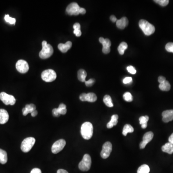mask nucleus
Returning <instances> with one entry per match:
<instances>
[{"mask_svg": "<svg viewBox=\"0 0 173 173\" xmlns=\"http://www.w3.org/2000/svg\"><path fill=\"white\" fill-rule=\"evenodd\" d=\"M81 134L83 139L89 140L91 139L94 133V127L90 122H86L81 125Z\"/></svg>", "mask_w": 173, "mask_h": 173, "instance_id": "obj_1", "label": "nucleus"}, {"mask_svg": "<svg viewBox=\"0 0 173 173\" xmlns=\"http://www.w3.org/2000/svg\"><path fill=\"white\" fill-rule=\"evenodd\" d=\"M42 50L39 53L40 58L45 59L50 57L54 53V49L52 46L45 41H42Z\"/></svg>", "mask_w": 173, "mask_h": 173, "instance_id": "obj_2", "label": "nucleus"}, {"mask_svg": "<svg viewBox=\"0 0 173 173\" xmlns=\"http://www.w3.org/2000/svg\"><path fill=\"white\" fill-rule=\"evenodd\" d=\"M139 25L140 29L143 30L145 35H150L155 32V28L154 26L147 20H140L139 21Z\"/></svg>", "mask_w": 173, "mask_h": 173, "instance_id": "obj_3", "label": "nucleus"}, {"mask_svg": "<svg viewBox=\"0 0 173 173\" xmlns=\"http://www.w3.org/2000/svg\"><path fill=\"white\" fill-rule=\"evenodd\" d=\"M36 139L33 137H28L24 139L21 145V149L24 153H28L35 143Z\"/></svg>", "mask_w": 173, "mask_h": 173, "instance_id": "obj_4", "label": "nucleus"}, {"mask_svg": "<svg viewBox=\"0 0 173 173\" xmlns=\"http://www.w3.org/2000/svg\"><path fill=\"white\" fill-rule=\"evenodd\" d=\"M91 165V159L90 155L86 154L79 164V168L81 171H87L90 169Z\"/></svg>", "mask_w": 173, "mask_h": 173, "instance_id": "obj_5", "label": "nucleus"}, {"mask_svg": "<svg viewBox=\"0 0 173 173\" xmlns=\"http://www.w3.org/2000/svg\"><path fill=\"white\" fill-rule=\"evenodd\" d=\"M57 75L56 72L54 70L47 69L43 71L41 73L42 80L46 82H51L55 81Z\"/></svg>", "mask_w": 173, "mask_h": 173, "instance_id": "obj_6", "label": "nucleus"}, {"mask_svg": "<svg viewBox=\"0 0 173 173\" xmlns=\"http://www.w3.org/2000/svg\"><path fill=\"white\" fill-rule=\"evenodd\" d=\"M0 100L6 105H14L16 101L14 96L8 94L5 92H2L0 94Z\"/></svg>", "mask_w": 173, "mask_h": 173, "instance_id": "obj_7", "label": "nucleus"}, {"mask_svg": "<svg viewBox=\"0 0 173 173\" xmlns=\"http://www.w3.org/2000/svg\"><path fill=\"white\" fill-rule=\"evenodd\" d=\"M66 144V141L63 139H60L54 143L51 147V151L54 154H57L63 150Z\"/></svg>", "mask_w": 173, "mask_h": 173, "instance_id": "obj_8", "label": "nucleus"}, {"mask_svg": "<svg viewBox=\"0 0 173 173\" xmlns=\"http://www.w3.org/2000/svg\"><path fill=\"white\" fill-rule=\"evenodd\" d=\"M80 7L76 2L71 3L66 9V12L68 15L72 16H78L80 14Z\"/></svg>", "mask_w": 173, "mask_h": 173, "instance_id": "obj_9", "label": "nucleus"}, {"mask_svg": "<svg viewBox=\"0 0 173 173\" xmlns=\"http://www.w3.org/2000/svg\"><path fill=\"white\" fill-rule=\"evenodd\" d=\"M112 150V143L107 141L103 146V149L101 153V156L103 159H106L109 157Z\"/></svg>", "mask_w": 173, "mask_h": 173, "instance_id": "obj_10", "label": "nucleus"}, {"mask_svg": "<svg viewBox=\"0 0 173 173\" xmlns=\"http://www.w3.org/2000/svg\"><path fill=\"white\" fill-rule=\"evenodd\" d=\"M16 67L18 72L23 74L26 73L29 70V64L24 60H18L16 65Z\"/></svg>", "mask_w": 173, "mask_h": 173, "instance_id": "obj_11", "label": "nucleus"}, {"mask_svg": "<svg viewBox=\"0 0 173 173\" xmlns=\"http://www.w3.org/2000/svg\"><path fill=\"white\" fill-rule=\"evenodd\" d=\"M79 99L82 101H89L90 103H94L97 100L96 95L94 93L90 92L88 94H82L79 96Z\"/></svg>", "mask_w": 173, "mask_h": 173, "instance_id": "obj_12", "label": "nucleus"}, {"mask_svg": "<svg viewBox=\"0 0 173 173\" xmlns=\"http://www.w3.org/2000/svg\"><path fill=\"white\" fill-rule=\"evenodd\" d=\"M99 41L103 44V52L104 54H108L110 52L111 42L109 39H104L103 37L99 38Z\"/></svg>", "mask_w": 173, "mask_h": 173, "instance_id": "obj_13", "label": "nucleus"}, {"mask_svg": "<svg viewBox=\"0 0 173 173\" xmlns=\"http://www.w3.org/2000/svg\"><path fill=\"white\" fill-rule=\"evenodd\" d=\"M153 137H154V133L152 132H148L145 134L143 137V141L140 143L139 145L140 149H143L146 147V145L153 139Z\"/></svg>", "mask_w": 173, "mask_h": 173, "instance_id": "obj_14", "label": "nucleus"}, {"mask_svg": "<svg viewBox=\"0 0 173 173\" xmlns=\"http://www.w3.org/2000/svg\"><path fill=\"white\" fill-rule=\"evenodd\" d=\"M163 121L164 123H168L173 120V110L164 111L162 113Z\"/></svg>", "mask_w": 173, "mask_h": 173, "instance_id": "obj_15", "label": "nucleus"}, {"mask_svg": "<svg viewBox=\"0 0 173 173\" xmlns=\"http://www.w3.org/2000/svg\"><path fill=\"white\" fill-rule=\"evenodd\" d=\"M9 114L7 111L5 109H0V124H5L9 120Z\"/></svg>", "mask_w": 173, "mask_h": 173, "instance_id": "obj_16", "label": "nucleus"}, {"mask_svg": "<svg viewBox=\"0 0 173 173\" xmlns=\"http://www.w3.org/2000/svg\"><path fill=\"white\" fill-rule=\"evenodd\" d=\"M116 26L118 29L123 30L128 26L129 25V20L128 18L125 17H123L116 21Z\"/></svg>", "mask_w": 173, "mask_h": 173, "instance_id": "obj_17", "label": "nucleus"}, {"mask_svg": "<svg viewBox=\"0 0 173 173\" xmlns=\"http://www.w3.org/2000/svg\"><path fill=\"white\" fill-rule=\"evenodd\" d=\"M72 46V42L69 41H67L65 44L63 43H60L58 45V48L60 51L63 53H65L67 52L70 49Z\"/></svg>", "mask_w": 173, "mask_h": 173, "instance_id": "obj_18", "label": "nucleus"}, {"mask_svg": "<svg viewBox=\"0 0 173 173\" xmlns=\"http://www.w3.org/2000/svg\"><path fill=\"white\" fill-rule=\"evenodd\" d=\"M36 109L35 105L34 104H26L25 107L23 108L22 109V113L24 116H26L29 113H32Z\"/></svg>", "mask_w": 173, "mask_h": 173, "instance_id": "obj_19", "label": "nucleus"}, {"mask_svg": "<svg viewBox=\"0 0 173 173\" xmlns=\"http://www.w3.org/2000/svg\"><path fill=\"white\" fill-rule=\"evenodd\" d=\"M118 115H114L111 117V119L107 124V128L108 129H111L113 126L116 125L118 123Z\"/></svg>", "mask_w": 173, "mask_h": 173, "instance_id": "obj_20", "label": "nucleus"}, {"mask_svg": "<svg viewBox=\"0 0 173 173\" xmlns=\"http://www.w3.org/2000/svg\"><path fill=\"white\" fill-rule=\"evenodd\" d=\"M162 150L164 153L168 154H172L173 153V144L170 143H166L162 147Z\"/></svg>", "mask_w": 173, "mask_h": 173, "instance_id": "obj_21", "label": "nucleus"}, {"mask_svg": "<svg viewBox=\"0 0 173 173\" xmlns=\"http://www.w3.org/2000/svg\"><path fill=\"white\" fill-rule=\"evenodd\" d=\"M7 154L5 150L0 149V163L1 164H5L7 163Z\"/></svg>", "mask_w": 173, "mask_h": 173, "instance_id": "obj_22", "label": "nucleus"}, {"mask_svg": "<svg viewBox=\"0 0 173 173\" xmlns=\"http://www.w3.org/2000/svg\"><path fill=\"white\" fill-rule=\"evenodd\" d=\"M87 74L85 70L81 69L79 70L78 72V78L79 81L81 82H85Z\"/></svg>", "mask_w": 173, "mask_h": 173, "instance_id": "obj_23", "label": "nucleus"}, {"mask_svg": "<svg viewBox=\"0 0 173 173\" xmlns=\"http://www.w3.org/2000/svg\"><path fill=\"white\" fill-rule=\"evenodd\" d=\"M159 88L161 90L163 91H169L171 89V85L170 84L169 82L167 80H165L164 82L160 83Z\"/></svg>", "mask_w": 173, "mask_h": 173, "instance_id": "obj_24", "label": "nucleus"}, {"mask_svg": "<svg viewBox=\"0 0 173 173\" xmlns=\"http://www.w3.org/2000/svg\"><path fill=\"white\" fill-rule=\"evenodd\" d=\"M149 119V117L147 115L141 116L139 118V124L141 125V128L143 129H146L147 127V123Z\"/></svg>", "mask_w": 173, "mask_h": 173, "instance_id": "obj_25", "label": "nucleus"}, {"mask_svg": "<svg viewBox=\"0 0 173 173\" xmlns=\"http://www.w3.org/2000/svg\"><path fill=\"white\" fill-rule=\"evenodd\" d=\"M103 101H104L105 104L106 105L107 107H113L114 106V104L112 102V98L110 97V96L108 95H105Z\"/></svg>", "mask_w": 173, "mask_h": 173, "instance_id": "obj_26", "label": "nucleus"}, {"mask_svg": "<svg viewBox=\"0 0 173 173\" xmlns=\"http://www.w3.org/2000/svg\"><path fill=\"white\" fill-rule=\"evenodd\" d=\"M128 44L125 42H121L118 47V51L120 55H123L124 54L125 51L128 48Z\"/></svg>", "mask_w": 173, "mask_h": 173, "instance_id": "obj_27", "label": "nucleus"}, {"mask_svg": "<svg viewBox=\"0 0 173 173\" xmlns=\"http://www.w3.org/2000/svg\"><path fill=\"white\" fill-rule=\"evenodd\" d=\"M134 132V129L131 125H130L127 124L125 125L124 127L123 128V135L125 136L127 135L128 133H132Z\"/></svg>", "mask_w": 173, "mask_h": 173, "instance_id": "obj_28", "label": "nucleus"}, {"mask_svg": "<svg viewBox=\"0 0 173 173\" xmlns=\"http://www.w3.org/2000/svg\"><path fill=\"white\" fill-rule=\"evenodd\" d=\"M149 166L147 164H143L138 168L137 173H149Z\"/></svg>", "mask_w": 173, "mask_h": 173, "instance_id": "obj_29", "label": "nucleus"}, {"mask_svg": "<svg viewBox=\"0 0 173 173\" xmlns=\"http://www.w3.org/2000/svg\"><path fill=\"white\" fill-rule=\"evenodd\" d=\"M57 109L58 113H59L60 115H65L67 112L66 105L64 104H61L58 108H57Z\"/></svg>", "mask_w": 173, "mask_h": 173, "instance_id": "obj_30", "label": "nucleus"}, {"mask_svg": "<svg viewBox=\"0 0 173 173\" xmlns=\"http://www.w3.org/2000/svg\"><path fill=\"white\" fill-rule=\"evenodd\" d=\"M123 98L126 101L131 102L133 100V98L130 92H126L123 95Z\"/></svg>", "mask_w": 173, "mask_h": 173, "instance_id": "obj_31", "label": "nucleus"}, {"mask_svg": "<svg viewBox=\"0 0 173 173\" xmlns=\"http://www.w3.org/2000/svg\"><path fill=\"white\" fill-rule=\"evenodd\" d=\"M5 20L7 23L11 25H15L16 22V19L9 16V15H6L5 16Z\"/></svg>", "mask_w": 173, "mask_h": 173, "instance_id": "obj_32", "label": "nucleus"}, {"mask_svg": "<svg viewBox=\"0 0 173 173\" xmlns=\"http://www.w3.org/2000/svg\"><path fill=\"white\" fill-rule=\"evenodd\" d=\"M154 2L162 6H165L169 4V2L168 0H155L154 1Z\"/></svg>", "mask_w": 173, "mask_h": 173, "instance_id": "obj_33", "label": "nucleus"}, {"mask_svg": "<svg viewBox=\"0 0 173 173\" xmlns=\"http://www.w3.org/2000/svg\"><path fill=\"white\" fill-rule=\"evenodd\" d=\"M166 50L169 52L173 53V42H169L165 46Z\"/></svg>", "mask_w": 173, "mask_h": 173, "instance_id": "obj_34", "label": "nucleus"}, {"mask_svg": "<svg viewBox=\"0 0 173 173\" xmlns=\"http://www.w3.org/2000/svg\"><path fill=\"white\" fill-rule=\"evenodd\" d=\"M126 69H127V70L128 71V72L130 73V74L134 75V74L136 73V70L135 69V67H134L133 66L130 65V66L127 67Z\"/></svg>", "mask_w": 173, "mask_h": 173, "instance_id": "obj_35", "label": "nucleus"}, {"mask_svg": "<svg viewBox=\"0 0 173 173\" xmlns=\"http://www.w3.org/2000/svg\"><path fill=\"white\" fill-rule=\"evenodd\" d=\"M95 80L94 79H90L88 81H86L85 82L86 85L87 86H91L94 84Z\"/></svg>", "mask_w": 173, "mask_h": 173, "instance_id": "obj_36", "label": "nucleus"}, {"mask_svg": "<svg viewBox=\"0 0 173 173\" xmlns=\"http://www.w3.org/2000/svg\"><path fill=\"white\" fill-rule=\"evenodd\" d=\"M132 81V79L131 77H126V78H125L123 80V83L125 84H129V83H130Z\"/></svg>", "mask_w": 173, "mask_h": 173, "instance_id": "obj_37", "label": "nucleus"}, {"mask_svg": "<svg viewBox=\"0 0 173 173\" xmlns=\"http://www.w3.org/2000/svg\"><path fill=\"white\" fill-rule=\"evenodd\" d=\"M74 34L76 35V37H80L81 35V31L80 30V29H75L74 30Z\"/></svg>", "mask_w": 173, "mask_h": 173, "instance_id": "obj_38", "label": "nucleus"}, {"mask_svg": "<svg viewBox=\"0 0 173 173\" xmlns=\"http://www.w3.org/2000/svg\"><path fill=\"white\" fill-rule=\"evenodd\" d=\"M52 115L55 117H59L60 115L59 113H58L57 108H55L52 111Z\"/></svg>", "mask_w": 173, "mask_h": 173, "instance_id": "obj_39", "label": "nucleus"}, {"mask_svg": "<svg viewBox=\"0 0 173 173\" xmlns=\"http://www.w3.org/2000/svg\"><path fill=\"white\" fill-rule=\"evenodd\" d=\"M30 173H41V170L38 168H35L31 170Z\"/></svg>", "mask_w": 173, "mask_h": 173, "instance_id": "obj_40", "label": "nucleus"}, {"mask_svg": "<svg viewBox=\"0 0 173 173\" xmlns=\"http://www.w3.org/2000/svg\"><path fill=\"white\" fill-rule=\"evenodd\" d=\"M165 80H166V79H165V78H164V76H160L158 78V82L160 83L164 82Z\"/></svg>", "mask_w": 173, "mask_h": 173, "instance_id": "obj_41", "label": "nucleus"}, {"mask_svg": "<svg viewBox=\"0 0 173 173\" xmlns=\"http://www.w3.org/2000/svg\"><path fill=\"white\" fill-rule=\"evenodd\" d=\"M80 27H81L79 23H76L73 25V28H74V30H75V29H80Z\"/></svg>", "mask_w": 173, "mask_h": 173, "instance_id": "obj_42", "label": "nucleus"}, {"mask_svg": "<svg viewBox=\"0 0 173 173\" xmlns=\"http://www.w3.org/2000/svg\"><path fill=\"white\" fill-rule=\"evenodd\" d=\"M110 20L112 21L113 22H115L117 21V18H116V17H115L114 15H112V16H110Z\"/></svg>", "mask_w": 173, "mask_h": 173, "instance_id": "obj_43", "label": "nucleus"}, {"mask_svg": "<svg viewBox=\"0 0 173 173\" xmlns=\"http://www.w3.org/2000/svg\"><path fill=\"white\" fill-rule=\"evenodd\" d=\"M86 13V9H84V8H82V7H80V14L84 15V14H85Z\"/></svg>", "mask_w": 173, "mask_h": 173, "instance_id": "obj_44", "label": "nucleus"}, {"mask_svg": "<svg viewBox=\"0 0 173 173\" xmlns=\"http://www.w3.org/2000/svg\"><path fill=\"white\" fill-rule=\"evenodd\" d=\"M169 143L173 144V133L171 134V135L170 136L168 139Z\"/></svg>", "mask_w": 173, "mask_h": 173, "instance_id": "obj_45", "label": "nucleus"}, {"mask_svg": "<svg viewBox=\"0 0 173 173\" xmlns=\"http://www.w3.org/2000/svg\"><path fill=\"white\" fill-rule=\"evenodd\" d=\"M57 173H69V172H67L66 170H65L60 169L58 170Z\"/></svg>", "mask_w": 173, "mask_h": 173, "instance_id": "obj_46", "label": "nucleus"}, {"mask_svg": "<svg viewBox=\"0 0 173 173\" xmlns=\"http://www.w3.org/2000/svg\"><path fill=\"white\" fill-rule=\"evenodd\" d=\"M31 114V116L32 117H35L38 115V112H37V111L36 110H35L33 112H32Z\"/></svg>", "mask_w": 173, "mask_h": 173, "instance_id": "obj_47", "label": "nucleus"}]
</instances>
